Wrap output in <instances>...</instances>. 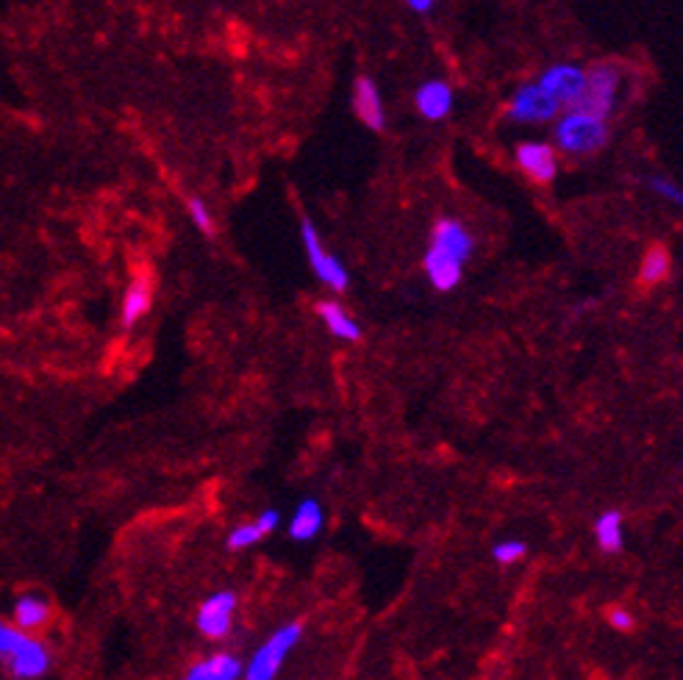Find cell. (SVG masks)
Here are the masks:
<instances>
[{"mask_svg": "<svg viewBox=\"0 0 683 680\" xmlns=\"http://www.w3.org/2000/svg\"><path fill=\"white\" fill-rule=\"evenodd\" d=\"M475 239L459 220H439L431 231V245L425 253V275L439 292L456 289L464 264L470 261Z\"/></svg>", "mask_w": 683, "mask_h": 680, "instance_id": "cell-1", "label": "cell"}, {"mask_svg": "<svg viewBox=\"0 0 683 680\" xmlns=\"http://www.w3.org/2000/svg\"><path fill=\"white\" fill-rule=\"evenodd\" d=\"M609 120L597 117L584 109H564V112L553 120V142L564 156L581 159V156H592L597 150L609 145Z\"/></svg>", "mask_w": 683, "mask_h": 680, "instance_id": "cell-2", "label": "cell"}, {"mask_svg": "<svg viewBox=\"0 0 683 680\" xmlns=\"http://www.w3.org/2000/svg\"><path fill=\"white\" fill-rule=\"evenodd\" d=\"M622 73L617 64L597 62L586 70V87L581 100L575 103V109H584L597 117L609 120L611 112L617 109V98H620Z\"/></svg>", "mask_w": 683, "mask_h": 680, "instance_id": "cell-3", "label": "cell"}, {"mask_svg": "<svg viewBox=\"0 0 683 680\" xmlns=\"http://www.w3.org/2000/svg\"><path fill=\"white\" fill-rule=\"evenodd\" d=\"M561 112L564 109L559 106V100L553 98L539 81L520 84L506 103V120L517 125L553 123Z\"/></svg>", "mask_w": 683, "mask_h": 680, "instance_id": "cell-4", "label": "cell"}, {"mask_svg": "<svg viewBox=\"0 0 683 680\" xmlns=\"http://www.w3.org/2000/svg\"><path fill=\"white\" fill-rule=\"evenodd\" d=\"M300 636H303V625L300 622H289V625H281L278 631L261 644L259 650L253 653L248 664V678L250 680H273L281 667H284L286 656L298 647Z\"/></svg>", "mask_w": 683, "mask_h": 680, "instance_id": "cell-5", "label": "cell"}, {"mask_svg": "<svg viewBox=\"0 0 683 680\" xmlns=\"http://www.w3.org/2000/svg\"><path fill=\"white\" fill-rule=\"evenodd\" d=\"M300 239H303V250L309 256V264L314 275L323 281L328 289L334 292H345L350 286L348 270L342 267V261L336 259L331 250L325 248L323 239L317 234V228L311 225V220H300Z\"/></svg>", "mask_w": 683, "mask_h": 680, "instance_id": "cell-6", "label": "cell"}, {"mask_svg": "<svg viewBox=\"0 0 683 680\" xmlns=\"http://www.w3.org/2000/svg\"><path fill=\"white\" fill-rule=\"evenodd\" d=\"M536 81H539L553 98L559 100L561 109H572V106L581 100V95H584L586 67H581V64L575 62L547 64Z\"/></svg>", "mask_w": 683, "mask_h": 680, "instance_id": "cell-7", "label": "cell"}, {"mask_svg": "<svg viewBox=\"0 0 683 680\" xmlns=\"http://www.w3.org/2000/svg\"><path fill=\"white\" fill-rule=\"evenodd\" d=\"M236 614V592L231 589H223V592H214L212 597H206L198 608V631L206 636V639H225L231 633V625H234Z\"/></svg>", "mask_w": 683, "mask_h": 680, "instance_id": "cell-8", "label": "cell"}, {"mask_svg": "<svg viewBox=\"0 0 683 680\" xmlns=\"http://www.w3.org/2000/svg\"><path fill=\"white\" fill-rule=\"evenodd\" d=\"M514 159L522 173L539 186H547L559 173L556 145H550V142H520L514 150Z\"/></svg>", "mask_w": 683, "mask_h": 680, "instance_id": "cell-9", "label": "cell"}, {"mask_svg": "<svg viewBox=\"0 0 683 680\" xmlns=\"http://www.w3.org/2000/svg\"><path fill=\"white\" fill-rule=\"evenodd\" d=\"M453 103H456V95H453V87L445 78H428L414 89V109L428 123L445 120L453 112Z\"/></svg>", "mask_w": 683, "mask_h": 680, "instance_id": "cell-10", "label": "cell"}, {"mask_svg": "<svg viewBox=\"0 0 683 680\" xmlns=\"http://www.w3.org/2000/svg\"><path fill=\"white\" fill-rule=\"evenodd\" d=\"M353 112L370 131H384L386 128V109L381 89L370 75H359L353 84Z\"/></svg>", "mask_w": 683, "mask_h": 680, "instance_id": "cell-11", "label": "cell"}, {"mask_svg": "<svg viewBox=\"0 0 683 680\" xmlns=\"http://www.w3.org/2000/svg\"><path fill=\"white\" fill-rule=\"evenodd\" d=\"M150 303H153V281H150V275H137V278L131 281V286L125 289L123 297V311H120V317H123L125 328H134V325L150 311Z\"/></svg>", "mask_w": 683, "mask_h": 680, "instance_id": "cell-12", "label": "cell"}, {"mask_svg": "<svg viewBox=\"0 0 683 680\" xmlns=\"http://www.w3.org/2000/svg\"><path fill=\"white\" fill-rule=\"evenodd\" d=\"M278 522H281V514H278V511H273V508L261 511L259 520L236 525L234 531L228 533V550H245V547L259 544L267 533H273L275 528H278Z\"/></svg>", "mask_w": 683, "mask_h": 680, "instance_id": "cell-13", "label": "cell"}, {"mask_svg": "<svg viewBox=\"0 0 683 680\" xmlns=\"http://www.w3.org/2000/svg\"><path fill=\"white\" fill-rule=\"evenodd\" d=\"M242 661L231 653H214V656L203 658L195 667H189V680H234L242 675Z\"/></svg>", "mask_w": 683, "mask_h": 680, "instance_id": "cell-14", "label": "cell"}, {"mask_svg": "<svg viewBox=\"0 0 683 680\" xmlns=\"http://www.w3.org/2000/svg\"><path fill=\"white\" fill-rule=\"evenodd\" d=\"M323 506L317 503V500H303L298 508H295V514H292V520H289V536L295 539V542H311L317 533L323 531Z\"/></svg>", "mask_w": 683, "mask_h": 680, "instance_id": "cell-15", "label": "cell"}, {"mask_svg": "<svg viewBox=\"0 0 683 680\" xmlns=\"http://www.w3.org/2000/svg\"><path fill=\"white\" fill-rule=\"evenodd\" d=\"M317 314H320V320L325 322V328H328L336 339H345V342H359L361 339L359 322L353 320L348 311L342 309L339 303H334V300L320 303V306H317Z\"/></svg>", "mask_w": 683, "mask_h": 680, "instance_id": "cell-16", "label": "cell"}, {"mask_svg": "<svg viewBox=\"0 0 683 680\" xmlns=\"http://www.w3.org/2000/svg\"><path fill=\"white\" fill-rule=\"evenodd\" d=\"M50 622V606L48 600H42L37 594H23L14 603V625L23 631H39Z\"/></svg>", "mask_w": 683, "mask_h": 680, "instance_id": "cell-17", "label": "cell"}, {"mask_svg": "<svg viewBox=\"0 0 683 680\" xmlns=\"http://www.w3.org/2000/svg\"><path fill=\"white\" fill-rule=\"evenodd\" d=\"M595 539L603 553H617V550H622L625 533H622V517L617 511H603V514L597 517Z\"/></svg>", "mask_w": 683, "mask_h": 680, "instance_id": "cell-18", "label": "cell"}, {"mask_svg": "<svg viewBox=\"0 0 683 680\" xmlns=\"http://www.w3.org/2000/svg\"><path fill=\"white\" fill-rule=\"evenodd\" d=\"M667 275H670V253H667V248L656 245V248L647 250L645 259H642V267H639V281L653 286L661 284Z\"/></svg>", "mask_w": 683, "mask_h": 680, "instance_id": "cell-19", "label": "cell"}, {"mask_svg": "<svg viewBox=\"0 0 683 680\" xmlns=\"http://www.w3.org/2000/svg\"><path fill=\"white\" fill-rule=\"evenodd\" d=\"M31 644V636L23 628L17 625H9V622H0V661L9 667V661L23 653L25 647Z\"/></svg>", "mask_w": 683, "mask_h": 680, "instance_id": "cell-20", "label": "cell"}, {"mask_svg": "<svg viewBox=\"0 0 683 680\" xmlns=\"http://www.w3.org/2000/svg\"><path fill=\"white\" fill-rule=\"evenodd\" d=\"M187 211H189V217H192V223L198 225V231H203L206 236L214 234V217H212V211H209V206H206L203 200L189 198L187 200Z\"/></svg>", "mask_w": 683, "mask_h": 680, "instance_id": "cell-21", "label": "cell"}, {"mask_svg": "<svg viewBox=\"0 0 683 680\" xmlns=\"http://www.w3.org/2000/svg\"><path fill=\"white\" fill-rule=\"evenodd\" d=\"M525 553H528V547H525V542H520V539L497 542L495 550H492V556H495V561H500V564H514V561H520Z\"/></svg>", "mask_w": 683, "mask_h": 680, "instance_id": "cell-22", "label": "cell"}, {"mask_svg": "<svg viewBox=\"0 0 683 680\" xmlns=\"http://www.w3.org/2000/svg\"><path fill=\"white\" fill-rule=\"evenodd\" d=\"M647 184H650V189H653V192H659L661 198H667V200H672V203L683 206V189L681 186H675L672 181H667V178H661V175H653V178H647Z\"/></svg>", "mask_w": 683, "mask_h": 680, "instance_id": "cell-23", "label": "cell"}, {"mask_svg": "<svg viewBox=\"0 0 683 680\" xmlns=\"http://www.w3.org/2000/svg\"><path fill=\"white\" fill-rule=\"evenodd\" d=\"M609 625L614 628V631H631L634 628V617L625 611V608H611L609 611Z\"/></svg>", "mask_w": 683, "mask_h": 680, "instance_id": "cell-24", "label": "cell"}, {"mask_svg": "<svg viewBox=\"0 0 683 680\" xmlns=\"http://www.w3.org/2000/svg\"><path fill=\"white\" fill-rule=\"evenodd\" d=\"M403 3L414 14H431L436 9V0H403Z\"/></svg>", "mask_w": 683, "mask_h": 680, "instance_id": "cell-25", "label": "cell"}]
</instances>
